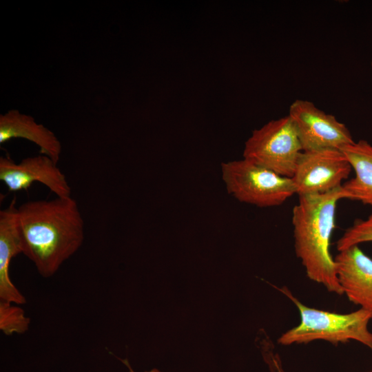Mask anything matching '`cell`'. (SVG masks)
<instances>
[{"label":"cell","instance_id":"obj_3","mask_svg":"<svg viewBox=\"0 0 372 372\" xmlns=\"http://www.w3.org/2000/svg\"><path fill=\"white\" fill-rule=\"evenodd\" d=\"M277 289L296 305L300 316L299 324L282 333L278 344L289 346L319 340L338 345L353 340L372 351V333L368 329L371 312L361 308L348 313L317 309L302 303L287 287Z\"/></svg>","mask_w":372,"mask_h":372},{"label":"cell","instance_id":"obj_18","mask_svg":"<svg viewBox=\"0 0 372 372\" xmlns=\"http://www.w3.org/2000/svg\"><path fill=\"white\" fill-rule=\"evenodd\" d=\"M371 68H372V59H371Z\"/></svg>","mask_w":372,"mask_h":372},{"label":"cell","instance_id":"obj_9","mask_svg":"<svg viewBox=\"0 0 372 372\" xmlns=\"http://www.w3.org/2000/svg\"><path fill=\"white\" fill-rule=\"evenodd\" d=\"M337 278L349 301L372 313V259L354 245L334 258Z\"/></svg>","mask_w":372,"mask_h":372},{"label":"cell","instance_id":"obj_17","mask_svg":"<svg viewBox=\"0 0 372 372\" xmlns=\"http://www.w3.org/2000/svg\"><path fill=\"white\" fill-rule=\"evenodd\" d=\"M364 372H372V369H371L369 371H364Z\"/></svg>","mask_w":372,"mask_h":372},{"label":"cell","instance_id":"obj_11","mask_svg":"<svg viewBox=\"0 0 372 372\" xmlns=\"http://www.w3.org/2000/svg\"><path fill=\"white\" fill-rule=\"evenodd\" d=\"M16 198L0 211V299L17 304L26 302L25 298L12 283L9 273L11 260L22 254L17 226Z\"/></svg>","mask_w":372,"mask_h":372},{"label":"cell","instance_id":"obj_6","mask_svg":"<svg viewBox=\"0 0 372 372\" xmlns=\"http://www.w3.org/2000/svg\"><path fill=\"white\" fill-rule=\"evenodd\" d=\"M351 170L340 149L302 151L291 179L298 196L322 194L341 187Z\"/></svg>","mask_w":372,"mask_h":372},{"label":"cell","instance_id":"obj_7","mask_svg":"<svg viewBox=\"0 0 372 372\" xmlns=\"http://www.w3.org/2000/svg\"><path fill=\"white\" fill-rule=\"evenodd\" d=\"M288 116L296 130L302 151L338 149L354 142L347 127L311 101L297 99Z\"/></svg>","mask_w":372,"mask_h":372},{"label":"cell","instance_id":"obj_12","mask_svg":"<svg viewBox=\"0 0 372 372\" xmlns=\"http://www.w3.org/2000/svg\"><path fill=\"white\" fill-rule=\"evenodd\" d=\"M340 150L355 173L353 178L342 185L348 199L372 207V145L366 140H360Z\"/></svg>","mask_w":372,"mask_h":372},{"label":"cell","instance_id":"obj_16","mask_svg":"<svg viewBox=\"0 0 372 372\" xmlns=\"http://www.w3.org/2000/svg\"><path fill=\"white\" fill-rule=\"evenodd\" d=\"M123 364H125L126 365V366L128 368V370H129V372H134V371L132 369V368L131 367V366L130 365V363L128 362L127 360H121ZM145 372H161L159 370L156 369H153L150 371H145Z\"/></svg>","mask_w":372,"mask_h":372},{"label":"cell","instance_id":"obj_15","mask_svg":"<svg viewBox=\"0 0 372 372\" xmlns=\"http://www.w3.org/2000/svg\"><path fill=\"white\" fill-rule=\"evenodd\" d=\"M262 356L271 372H285L280 358L275 351L274 346L269 338L262 339L259 342Z\"/></svg>","mask_w":372,"mask_h":372},{"label":"cell","instance_id":"obj_4","mask_svg":"<svg viewBox=\"0 0 372 372\" xmlns=\"http://www.w3.org/2000/svg\"><path fill=\"white\" fill-rule=\"evenodd\" d=\"M221 172L228 193L241 203L258 207H276L296 194L291 178L245 158L223 163Z\"/></svg>","mask_w":372,"mask_h":372},{"label":"cell","instance_id":"obj_2","mask_svg":"<svg viewBox=\"0 0 372 372\" xmlns=\"http://www.w3.org/2000/svg\"><path fill=\"white\" fill-rule=\"evenodd\" d=\"M348 194L342 186L322 194L299 196L292 211L294 249L307 276L329 292L342 295L330 252L338 201Z\"/></svg>","mask_w":372,"mask_h":372},{"label":"cell","instance_id":"obj_1","mask_svg":"<svg viewBox=\"0 0 372 372\" xmlns=\"http://www.w3.org/2000/svg\"><path fill=\"white\" fill-rule=\"evenodd\" d=\"M22 254L49 278L81 247L84 221L72 196L31 200L17 209Z\"/></svg>","mask_w":372,"mask_h":372},{"label":"cell","instance_id":"obj_8","mask_svg":"<svg viewBox=\"0 0 372 372\" xmlns=\"http://www.w3.org/2000/svg\"><path fill=\"white\" fill-rule=\"evenodd\" d=\"M0 180L10 192L27 191L34 182L46 186L57 197L71 196V187L57 164L40 154L15 163L9 156L0 158Z\"/></svg>","mask_w":372,"mask_h":372},{"label":"cell","instance_id":"obj_14","mask_svg":"<svg viewBox=\"0 0 372 372\" xmlns=\"http://www.w3.org/2000/svg\"><path fill=\"white\" fill-rule=\"evenodd\" d=\"M372 242V213L364 220H357L347 228L337 242L340 251L354 245Z\"/></svg>","mask_w":372,"mask_h":372},{"label":"cell","instance_id":"obj_13","mask_svg":"<svg viewBox=\"0 0 372 372\" xmlns=\"http://www.w3.org/2000/svg\"><path fill=\"white\" fill-rule=\"evenodd\" d=\"M14 303L0 301V329L7 335L23 333L29 329L30 319Z\"/></svg>","mask_w":372,"mask_h":372},{"label":"cell","instance_id":"obj_10","mask_svg":"<svg viewBox=\"0 0 372 372\" xmlns=\"http://www.w3.org/2000/svg\"><path fill=\"white\" fill-rule=\"evenodd\" d=\"M17 138L34 143L39 147L41 154L48 156L58 164L61 144L54 132L37 123L32 116L11 110L0 115V143Z\"/></svg>","mask_w":372,"mask_h":372},{"label":"cell","instance_id":"obj_5","mask_svg":"<svg viewBox=\"0 0 372 372\" xmlns=\"http://www.w3.org/2000/svg\"><path fill=\"white\" fill-rule=\"evenodd\" d=\"M302 152L296 130L287 115L254 130L245 142L243 158L291 178Z\"/></svg>","mask_w":372,"mask_h":372}]
</instances>
